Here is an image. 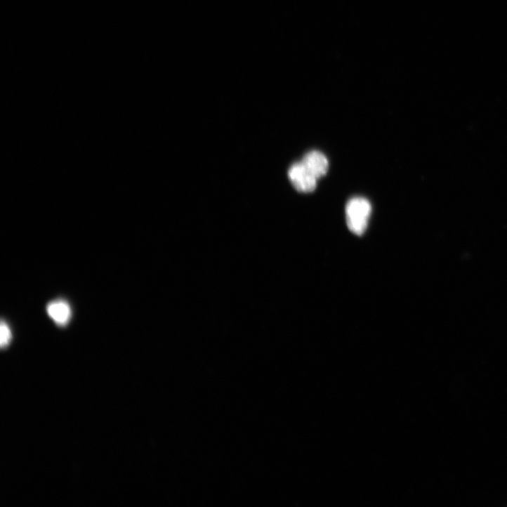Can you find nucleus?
Listing matches in <instances>:
<instances>
[{"mask_svg": "<svg viewBox=\"0 0 507 507\" xmlns=\"http://www.w3.org/2000/svg\"><path fill=\"white\" fill-rule=\"evenodd\" d=\"M289 178L294 187L301 192H311L317 187L316 178L300 162L292 165L289 171Z\"/></svg>", "mask_w": 507, "mask_h": 507, "instance_id": "f03ea898", "label": "nucleus"}, {"mask_svg": "<svg viewBox=\"0 0 507 507\" xmlns=\"http://www.w3.org/2000/svg\"><path fill=\"white\" fill-rule=\"evenodd\" d=\"M371 209L370 202L363 197H354L348 202L345 209L346 219L352 232L359 236L365 232Z\"/></svg>", "mask_w": 507, "mask_h": 507, "instance_id": "f257e3e1", "label": "nucleus"}, {"mask_svg": "<svg viewBox=\"0 0 507 507\" xmlns=\"http://www.w3.org/2000/svg\"><path fill=\"white\" fill-rule=\"evenodd\" d=\"M47 312L50 317L59 326H66L72 315L70 305L65 301L51 302L47 307Z\"/></svg>", "mask_w": 507, "mask_h": 507, "instance_id": "20e7f679", "label": "nucleus"}, {"mask_svg": "<svg viewBox=\"0 0 507 507\" xmlns=\"http://www.w3.org/2000/svg\"><path fill=\"white\" fill-rule=\"evenodd\" d=\"M0 333H1V336H0V338H1L0 339V344H1L3 348H6L11 343L13 335L9 325L5 321H2L1 322Z\"/></svg>", "mask_w": 507, "mask_h": 507, "instance_id": "39448f33", "label": "nucleus"}, {"mask_svg": "<svg viewBox=\"0 0 507 507\" xmlns=\"http://www.w3.org/2000/svg\"><path fill=\"white\" fill-rule=\"evenodd\" d=\"M301 162L317 179L325 176L329 169V161L327 157L319 151L308 152Z\"/></svg>", "mask_w": 507, "mask_h": 507, "instance_id": "7ed1b4c3", "label": "nucleus"}]
</instances>
